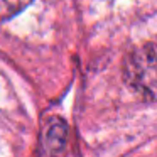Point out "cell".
<instances>
[{
    "label": "cell",
    "instance_id": "6da1fadb",
    "mask_svg": "<svg viewBox=\"0 0 157 157\" xmlns=\"http://www.w3.org/2000/svg\"><path fill=\"white\" fill-rule=\"evenodd\" d=\"M106 52L122 85L137 98L157 103V7L125 25Z\"/></svg>",
    "mask_w": 157,
    "mask_h": 157
},
{
    "label": "cell",
    "instance_id": "7a4b0ae2",
    "mask_svg": "<svg viewBox=\"0 0 157 157\" xmlns=\"http://www.w3.org/2000/svg\"><path fill=\"white\" fill-rule=\"evenodd\" d=\"M32 4H34V0H2V19H4V22L7 24L12 19H17Z\"/></svg>",
    "mask_w": 157,
    "mask_h": 157
},
{
    "label": "cell",
    "instance_id": "3957f363",
    "mask_svg": "<svg viewBox=\"0 0 157 157\" xmlns=\"http://www.w3.org/2000/svg\"><path fill=\"white\" fill-rule=\"evenodd\" d=\"M90 5H96V7H117L125 0H86Z\"/></svg>",
    "mask_w": 157,
    "mask_h": 157
}]
</instances>
